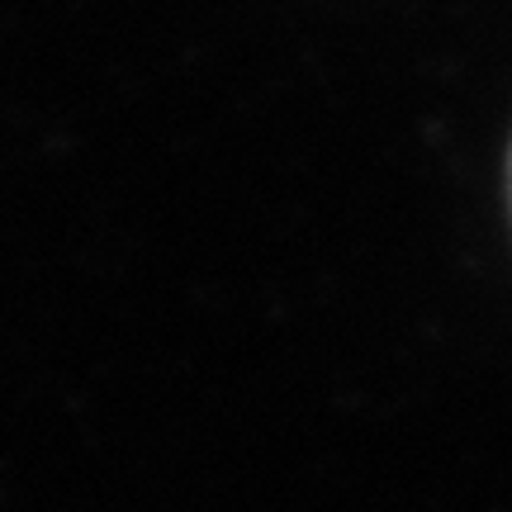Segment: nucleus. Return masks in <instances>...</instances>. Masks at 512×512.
Wrapping results in <instances>:
<instances>
[{"instance_id": "1", "label": "nucleus", "mask_w": 512, "mask_h": 512, "mask_svg": "<svg viewBox=\"0 0 512 512\" xmlns=\"http://www.w3.org/2000/svg\"><path fill=\"white\" fill-rule=\"evenodd\" d=\"M508 204H512V143H508Z\"/></svg>"}]
</instances>
